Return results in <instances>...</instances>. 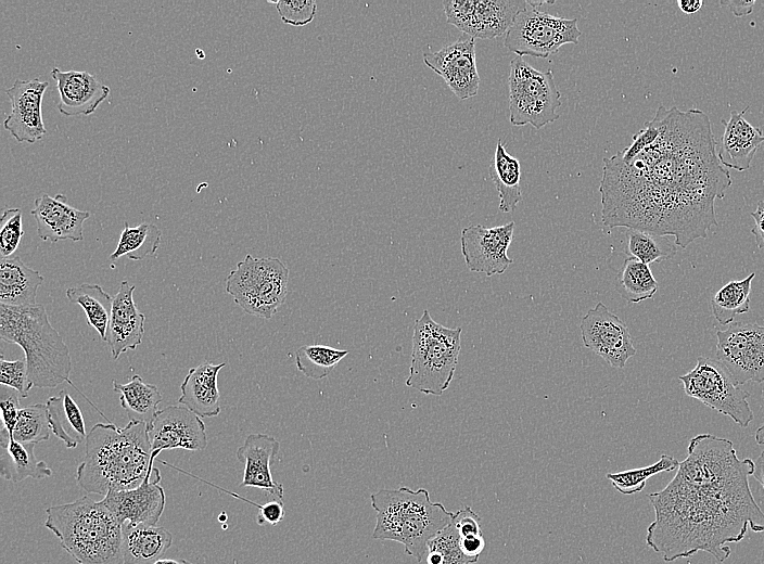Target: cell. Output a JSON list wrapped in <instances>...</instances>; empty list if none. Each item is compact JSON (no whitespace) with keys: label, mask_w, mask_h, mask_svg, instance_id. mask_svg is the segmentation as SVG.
<instances>
[{"label":"cell","mask_w":764,"mask_h":564,"mask_svg":"<svg viewBox=\"0 0 764 564\" xmlns=\"http://www.w3.org/2000/svg\"><path fill=\"white\" fill-rule=\"evenodd\" d=\"M653 119L659 136L634 158H603L602 223L671 235L686 248L718 225L715 201L725 197L731 178L704 112L661 104Z\"/></svg>","instance_id":"obj_1"},{"label":"cell","mask_w":764,"mask_h":564,"mask_svg":"<svg viewBox=\"0 0 764 564\" xmlns=\"http://www.w3.org/2000/svg\"><path fill=\"white\" fill-rule=\"evenodd\" d=\"M674 478L648 495L655 518L646 542L665 562L708 552L717 563L751 529L764 531V513L749 486L754 462L740 460L729 439L699 434L689 440Z\"/></svg>","instance_id":"obj_2"},{"label":"cell","mask_w":764,"mask_h":564,"mask_svg":"<svg viewBox=\"0 0 764 564\" xmlns=\"http://www.w3.org/2000/svg\"><path fill=\"white\" fill-rule=\"evenodd\" d=\"M85 441L76 480L88 493L105 496L112 490L132 489L152 477L154 466L145 423L129 421L124 427L97 423Z\"/></svg>","instance_id":"obj_3"},{"label":"cell","mask_w":764,"mask_h":564,"mask_svg":"<svg viewBox=\"0 0 764 564\" xmlns=\"http://www.w3.org/2000/svg\"><path fill=\"white\" fill-rule=\"evenodd\" d=\"M44 526L78 564H123L122 524L101 500L85 496L50 507Z\"/></svg>","instance_id":"obj_4"},{"label":"cell","mask_w":764,"mask_h":564,"mask_svg":"<svg viewBox=\"0 0 764 564\" xmlns=\"http://www.w3.org/2000/svg\"><path fill=\"white\" fill-rule=\"evenodd\" d=\"M370 502L375 511L372 537L402 543L405 552L418 563L426 552L428 542L451 522L455 514L441 502H433L424 488L381 489L370 496Z\"/></svg>","instance_id":"obj_5"},{"label":"cell","mask_w":764,"mask_h":564,"mask_svg":"<svg viewBox=\"0 0 764 564\" xmlns=\"http://www.w3.org/2000/svg\"><path fill=\"white\" fill-rule=\"evenodd\" d=\"M0 337L25 354L29 381L38 388H54L69 380V348L50 323L44 306L0 304Z\"/></svg>","instance_id":"obj_6"},{"label":"cell","mask_w":764,"mask_h":564,"mask_svg":"<svg viewBox=\"0 0 764 564\" xmlns=\"http://www.w3.org/2000/svg\"><path fill=\"white\" fill-rule=\"evenodd\" d=\"M460 326L450 329L434 321L425 309L416 320L406 385L425 395L441 396L449 387L461 348Z\"/></svg>","instance_id":"obj_7"},{"label":"cell","mask_w":764,"mask_h":564,"mask_svg":"<svg viewBox=\"0 0 764 564\" xmlns=\"http://www.w3.org/2000/svg\"><path fill=\"white\" fill-rule=\"evenodd\" d=\"M289 269L275 257L246 255L226 279V292L246 313L271 319L288 293Z\"/></svg>","instance_id":"obj_8"},{"label":"cell","mask_w":764,"mask_h":564,"mask_svg":"<svg viewBox=\"0 0 764 564\" xmlns=\"http://www.w3.org/2000/svg\"><path fill=\"white\" fill-rule=\"evenodd\" d=\"M509 113L513 126L532 125L540 129L560 115L561 93L550 69L540 72L522 56L510 62Z\"/></svg>","instance_id":"obj_9"},{"label":"cell","mask_w":764,"mask_h":564,"mask_svg":"<svg viewBox=\"0 0 764 564\" xmlns=\"http://www.w3.org/2000/svg\"><path fill=\"white\" fill-rule=\"evenodd\" d=\"M506 33L505 47L517 56L549 57L561 46L578 43L577 18L559 17L539 10L543 1H526Z\"/></svg>","instance_id":"obj_10"},{"label":"cell","mask_w":764,"mask_h":564,"mask_svg":"<svg viewBox=\"0 0 764 564\" xmlns=\"http://www.w3.org/2000/svg\"><path fill=\"white\" fill-rule=\"evenodd\" d=\"M678 380L686 395L729 416L740 427H747L753 420L750 394L736 384L716 359L698 357L696 367Z\"/></svg>","instance_id":"obj_11"},{"label":"cell","mask_w":764,"mask_h":564,"mask_svg":"<svg viewBox=\"0 0 764 564\" xmlns=\"http://www.w3.org/2000/svg\"><path fill=\"white\" fill-rule=\"evenodd\" d=\"M716 360L737 385L764 382V326L755 322H731L716 331Z\"/></svg>","instance_id":"obj_12"},{"label":"cell","mask_w":764,"mask_h":564,"mask_svg":"<svg viewBox=\"0 0 764 564\" xmlns=\"http://www.w3.org/2000/svg\"><path fill=\"white\" fill-rule=\"evenodd\" d=\"M526 4L520 0L443 1L447 23L473 39H492L506 34Z\"/></svg>","instance_id":"obj_13"},{"label":"cell","mask_w":764,"mask_h":564,"mask_svg":"<svg viewBox=\"0 0 764 564\" xmlns=\"http://www.w3.org/2000/svg\"><path fill=\"white\" fill-rule=\"evenodd\" d=\"M580 330L584 346L613 368H624L636 354L628 326L601 302L582 318Z\"/></svg>","instance_id":"obj_14"},{"label":"cell","mask_w":764,"mask_h":564,"mask_svg":"<svg viewBox=\"0 0 764 564\" xmlns=\"http://www.w3.org/2000/svg\"><path fill=\"white\" fill-rule=\"evenodd\" d=\"M151 465L164 450L203 451L208 444L204 422L186 407L168 406L158 410L148 426Z\"/></svg>","instance_id":"obj_15"},{"label":"cell","mask_w":764,"mask_h":564,"mask_svg":"<svg viewBox=\"0 0 764 564\" xmlns=\"http://www.w3.org/2000/svg\"><path fill=\"white\" fill-rule=\"evenodd\" d=\"M513 230V221L493 228L473 225L462 229L461 253L468 269L486 277L502 274L513 262L507 254Z\"/></svg>","instance_id":"obj_16"},{"label":"cell","mask_w":764,"mask_h":564,"mask_svg":"<svg viewBox=\"0 0 764 564\" xmlns=\"http://www.w3.org/2000/svg\"><path fill=\"white\" fill-rule=\"evenodd\" d=\"M423 62L445 80L460 100L478 94L480 76L475 61V39L461 37L438 51L425 52Z\"/></svg>","instance_id":"obj_17"},{"label":"cell","mask_w":764,"mask_h":564,"mask_svg":"<svg viewBox=\"0 0 764 564\" xmlns=\"http://www.w3.org/2000/svg\"><path fill=\"white\" fill-rule=\"evenodd\" d=\"M49 82L39 78L16 79L5 90L12 110L5 117L3 127L17 142L35 143L47 133L41 103Z\"/></svg>","instance_id":"obj_18"},{"label":"cell","mask_w":764,"mask_h":564,"mask_svg":"<svg viewBox=\"0 0 764 564\" xmlns=\"http://www.w3.org/2000/svg\"><path fill=\"white\" fill-rule=\"evenodd\" d=\"M157 467L153 476L132 489L109 491L101 500L120 524L155 526L165 509L166 496Z\"/></svg>","instance_id":"obj_19"},{"label":"cell","mask_w":764,"mask_h":564,"mask_svg":"<svg viewBox=\"0 0 764 564\" xmlns=\"http://www.w3.org/2000/svg\"><path fill=\"white\" fill-rule=\"evenodd\" d=\"M34 203L30 214L36 220L37 233L41 240L52 243L84 240V222L89 218V211L71 206L64 194L52 197L43 193Z\"/></svg>","instance_id":"obj_20"},{"label":"cell","mask_w":764,"mask_h":564,"mask_svg":"<svg viewBox=\"0 0 764 564\" xmlns=\"http://www.w3.org/2000/svg\"><path fill=\"white\" fill-rule=\"evenodd\" d=\"M279 451L280 443L273 436L260 433L247 435L235 452L237 459L244 464L240 486L259 488L283 501V486L273 480L270 469Z\"/></svg>","instance_id":"obj_21"},{"label":"cell","mask_w":764,"mask_h":564,"mask_svg":"<svg viewBox=\"0 0 764 564\" xmlns=\"http://www.w3.org/2000/svg\"><path fill=\"white\" fill-rule=\"evenodd\" d=\"M133 291L135 285L124 280L113 297L105 342L114 360L122 354L136 349L142 342L145 316L133 300Z\"/></svg>","instance_id":"obj_22"},{"label":"cell","mask_w":764,"mask_h":564,"mask_svg":"<svg viewBox=\"0 0 764 564\" xmlns=\"http://www.w3.org/2000/svg\"><path fill=\"white\" fill-rule=\"evenodd\" d=\"M51 76L60 95L58 110L65 116L90 115L110 94V87L86 70H61L54 66Z\"/></svg>","instance_id":"obj_23"},{"label":"cell","mask_w":764,"mask_h":564,"mask_svg":"<svg viewBox=\"0 0 764 564\" xmlns=\"http://www.w3.org/2000/svg\"><path fill=\"white\" fill-rule=\"evenodd\" d=\"M749 108L750 105H747L741 112L731 111L728 120H721L725 130L717 156L725 168L738 171L749 169L756 151L764 142L762 129L751 125L743 117Z\"/></svg>","instance_id":"obj_24"},{"label":"cell","mask_w":764,"mask_h":564,"mask_svg":"<svg viewBox=\"0 0 764 564\" xmlns=\"http://www.w3.org/2000/svg\"><path fill=\"white\" fill-rule=\"evenodd\" d=\"M225 366V362L215 364L205 361L191 368L180 385L178 402L200 418L217 416L220 413L217 379Z\"/></svg>","instance_id":"obj_25"},{"label":"cell","mask_w":764,"mask_h":564,"mask_svg":"<svg viewBox=\"0 0 764 564\" xmlns=\"http://www.w3.org/2000/svg\"><path fill=\"white\" fill-rule=\"evenodd\" d=\"M122 528L123 564H155L173 544L165 527L124 523Z\"/></svg>","instance_id":"obj_26"},{"label":"cell","mask_w":764,"mask_h":564,"mask_svg":"<svg viewBox=\"0 0 764 564\" xmlns=\"http://www.w3.org/2000/svg\"><path fill=\"white\" fill-rule=\"evenodd\" d=\"M43 277L29 268L18 256L0 260V304L12 307L36 305L39 286Z\"/></svg>","instance_id":"obj_27"},{"label":"cell","mask_w":764,"mask_h":564,"mask_svg":"<svg viewBox=\"0 0 764 564\" xmlns=\"http://www.w3.org/2000/svg\"><path fill=\"white\" fill-rule=\"evenodd\" d=\"M36 444H24L14 440L4 427L0 432V474L13 483L28 477L42 479L52 475V470L35 456Z\"/></svg>","instance_id":"obj_28"},{"label":"cell","mask_w":764,"mask_h":564,"mask_svg":"<svg viewBox=\"0 0 764 564\" xmlns=\"http://www.w3.org/2000/svg\"><path fill=\"white\" fill-rule=\"evenodd\" d=\"M46 405L52 434L61 439L66 448L74 449L79 443L86 440L84 415L66 389L50 397Z\"/></svg>","instance_id":"obj_29"},{"label":"cell","mask_w":764,"mask_h":564,"mask_svg":"<svg viewBox=\"0 0 764 564\" xmlns=\"http://www.w3.org/2000/svg\"><path fill=\"white\" fill-rule=\"evenodd\" d=\"M488 170L498 192L499 210L513 211L522 201L521 165L517 157L507 152L500 139L497 141Z\"/></svg>","instance_id":"obj_30"},{"label":"cell","mask_w":764,"mask_h":564,"mask_svg":"<svg viewBox=\"0 0 764 564\" xmlns=\"http://www.w3.org/2000/svg\"><path fill=\"white\" fill-rule=\"evenodd\" d=\"M113 388L120 394L119 402L129 421L142 422L148 426L152 424L163 400L157 386L145 383L135 374L126 384L114 380Z\"/></svg>","instance_id":"obj_31"},{"label":"cell","mask_w":764,"mask_h":564,"mask_svg":"<svg viewBox=\"0 0 764 564\" xmlns=\"http://www.w3.org/2000/svg\"><path fill=\"white\" fill-rule=\"evenodd\" d=\"M659 284L649 265L635 257H627L614 280V289L628 304H638L652 298Z\"/></svg>","instance_id":"obj_32"},{"label":"cell","mask_w":764,"mask_h":564,"mask_svg":"<svg viewBox=\"0 0 764 564\" xmlns=\"http://www.w3.org/2000/svg\"><path fill=\"white\" fill-rule=\"evenodd\" d=\"M66 297L72 304L79 305L85 310L88 323L105 342L113 297L100 285L90 283L68 287Z\"/></svg>","instance_id":"obj_33"},{"label":"cell","mask_w":764,"mask_h":564,"mask_svg":"<svg viewBox=\"0 0 764 564\" xmlns=\"http://www.w3.org/2000/svg\"><path fill=\"white\" fill-rule=\"evenodd\" d=\"M161 238L162 232L154 223L142 222L137 227H130L125 222L117 246L110 258L116 260L127 256L132 260H142L147 256H155Z\"/></svg>","instance_id":"obj_34"},{"label":"cell","mask_w":764,"mask_h":564,"mask_svg":"<svg viewBox=\"0 0 764 564\" xmlns=\"http://www.w3.org/2000/svg\"><path fill=\"white\" fill-rule=\"evenodd\" d=\"M755 273L742 280L730 281L722 286L711 298L710 306L714 318L722 324H730L737 315L750 309L751 283Z\"/></svg>","instance_id":"obj_35"},{"label":"cell","mask_w":764,"mask_h":564,"mask_svg":"<svg viewBox=\"0 0 764 564\" xmlns=\"http://www.w3.org/2000/svg\"><path fill=\"white\" fill-rule=\"evenodd\" d=\"M626 251L644 264L660 262L672 258L676 253L675 240L647 231L627 229Z\"/></svg>","instance_id":"obj_36"},{"label":"cell","mask_w":764,"mask_h":564,"mask_svg":"<svg viewBox=\"0 0 764 564\" xmlns=\"http://www.w3.org/2000/svg\"><path fill=\"white\" fill-rule=\"evenodd\" d=\"M348 352L326 345H304L295 351V362L306 377L319 381L327 377Z\"/></svg>","instance_id":"obj_37"},{"label":"cell","mask_w":764,"mask_h":564,"mask_svg":"<svg viewBox=\"0 0 764 564\" xmlns=\"http://www.w3.org/2000/svg\"><path fill=\"white\" fill-rule=\"evenodd\" d=\"M679 462L675 458L662 454L651 465L617 473H608L606 477L611 480L613 487L622 495H634L645 488L647 479L651 476L677 470Z\"/></svg>","instance_id":"obj_38"},{"label":"cell","mask_w":764,"mask_h":564,"mask_svg":"<svg viewBox=\"0 0 764 564\" xmlns=\"http://www.w3.org/2000/svg\"><path fill=\"white\" fill-rule=\"evenodd\" d=\"M51 433L47 405L35 403L21 408L10 436L20 443L38 444L48 440Z\"/></svg>","instance_id":"obj_39"},{"label":"cell","mask_w":764,"mask_h":564,"mask_svg":"<svg viewBox=\"0 0 764 564\" xmlns=\"http://www.w3.org/2000/svg\"><path fill=\"white\" fill-rule=\"evenodd\" d=\"M428 564H473L461 548L458 531L450 522L435 537L428 542Z\"/></svg>","instance_id":"obj_40"},{"label":"cell","mask_w":764,"mask_h":564,"mask_svg":"<svg viewBox=\"0 0 764 564\" xmlns=\"http://www.w3.org/2000/svg\"><path fill=\"white\" fill-rule=\"evenodd\" d=\"M480 521L481 517L468 505L458 510L451 520L458 531L462 552L475 563L485 547Z\"/></svg>","instance_id":"obj_41"},{"label":"cell","mask_w":764,"mask_h":564,"mask_svg":"<svg viewBox=\"0 0 764 564\" xmlns=\"http://www.w3.org/2000/svg\"><path fill=\"white\" fill-rule=\"evenodd\" d=\"M23 235L22 210L20 208L5 209L0 221L1 258L13 256L20 246Z\"/></svg>","instance_id":"obj_42"},{"label":"cell","mask_w":764,"mask_h":564,"mask_svg":"<svg viewBox=\"0 0 764 564\" xmlns=\"http://www.w3.org/2000/svg\"><path fill=\"white\" fill-rule=\"evenodd\" d=\"M0 384L15 389L21 398H27L33 386L29 381L26 361L5 360L0 357Z\"/></svg>","instance_id":"obj_43"},{"label":"cell","mask_w":764,"mask_h":564,"mask_svg":"<svg viewBox=\"0 0 764 564\" xmlns=\"http://www.w3.org/2000/svg\"><path fill=\"white\" fill-rule=\"evenodd\" d=\"M269 2L276 4L281 21L292 26H305L309 24L317 12V3L314 0Z\"/></svg>","instance_id":"obj_44"},{"label":"cell","mask_w":764,"mask_h":564,"mask_svg":"<svg viewBox=\"0 0 764 564\" xmlns=\"http://www.w3.org/2000/svg\"><path fill=\"white\" fill-rule=\"evenodd\" d=\"M193 477H195V478H198V479H200V480H202V482H204L215 488H218L219 490L225 491L237 499H240L242 501H245V502L256 507L259 510V513L256 517L258 525H265V524L276 525V524L280 523L281 521H283V518L285 516L283 501L275 499V500L269 501L265 504H258V503L253 502L246 498L241 497L240 495H238L235 492L229 491L227 489L221 488L220 486L208 483L200 477H196V476H193Z\"/></svg>","instance_id":"obj_45"},{"label":"cell","mask_w":764,"mask_h":564,"mask_svg":"<svg viewBox=\"0 0 764 564\" xmlns=\"http://www.w3.org/2000/svg\"><path fill=\"white\" fill-rule=\"evenodd\" d=\"M20 395L18 393L5 385L0 386V410H1V421H2V427L8 430L9 434L11 435L17 419H18V413L21 410L20 407Z\"/></svg>","instance_id":"obj_46"},{"label":"cell","mask_w":764,"mask_h":564,"mask_svg":"<svg viewBox=\"0 0 764 564\" xmlns=\"http://www.w3.org/2000/svg\"><path fill=\"white\" fill-rule=\"evenodd\" d=\"M754 226L751 229L759 248H764V200L757 203L755 211L751 213Z\"/></svg>","instance_id":"obj_47"},{"label":"cell","mask_w":764,"mask_h":564,"mask_svg":"<svg viewBox=\"0 0 764 564\" xmlns=\"http://www.w3.org/2000/svg\"><path fill=\"white\" fill-rule=\"evenodd\" d=\"M721 5H725L729 11L737 17L746 16L751 14L754 0H722Z\"/></svg>","instance_id":"obj_48"},{"label":"cell","mask_w":764,"mask_h":564,"mask_svg":"<svg viewBox=\"0 0 764 564\" xmlns=\"http://www.w3.org/2000/svg\"><path fill=\"white\" fill-rule=\"evenodd\" d=\"M677 5L684 13L692 14V13L698 12L702 8L703 1L702 0H678Z\"/></svg>","instance_id":"obj_49"},{"label":"cell","mask_w":764,"mask_h":564,"mask_svg":"<svg viewBox=\"0 0 764 564\" xmlns=\"http://www.w3.org/2000/svg\"><path fill=\"white\" fill-rule=\"evenodd\" d=\"M752 476L761 484L764 490V452H762L755 460Z\"/></svg>","instance_id":"obj_50"},{"label":"cell","mask_w":764,"mask_h":564,"mask_svg":"<svg viewBox=\"0 0 764 564\" xmlns=\"http://www.w3.org/2000/svg\"><path fill=\"white\" fill-rule=\"evenodd\" d=\"M155 564H193L189 561L186 560H177V559H160Z\"/></svg>","instance_id":"obj_51"},{"label":"cell","mask_w":764,"mask_h":564,"mask_svg":"<svg viewBox=\"0 0 764 564\" xmlns=\"http://www.w3.org/2000/svg\"><path fill=\"white\" fill-rule=\"evenodd\" d=\"M754 437L757 445H764V423L755 431Z\"/></svg>","instance_id":"obj_52"},{"label":"cell","mask_w":764,"mask_h":564,"mask_svg":"<svg viewBox=\"0 0 764 564\" xmlns=\"http://www.w3.org/2000/svg\"><path fill=\"white\" fill-rule=\"evenodd\" d=\"M226 520H227V515H226L225 513H222V514L219 516V521H220V522H225Z\"/></svg>","instance_id":"obj_53"},{"label":"cell","mask_w":764,"mask_h":564,"mask_svg":"<svg viewBox=\"0 0 764 564\" xmlns=\"http://www.w3.org/2000/svg\"><path fill=\"white\" fill-rule=\"evenodd\" d=\"M764 452V451H763Z\"/></svg>","instance_id":"obj_54"}]
</instances>
